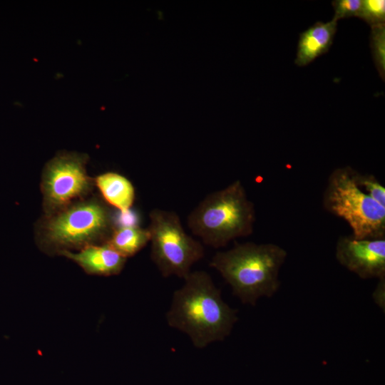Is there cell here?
<instances>
[{"instance_id":"8fae6325","label":"cell","mask_w":385,"mask_h":385,"mask_svg":"<svg viewBox=\"0 0 385 385\" xmlns=\"http://www.w3.org/2000/svg\"><path fill=\"white\" fill-rule=\"evenodd\" d=\"M103 200L122 214H127L133 205L135 190L126 177L115 172H106L94 178Z\"/></svg>"},{"instance_id":"e0dca14e","label":"cell","mask_w":385,"mask_h":385,"mask_svg":"<svg viewBox=\"0 0 385 385\" xmlns=\"http://www.w3.org/2000/svg\"><path fill=\"white\" fill-rule=\"evenodd\" d=\"M385 277L379 279L378 284L373 293L375 303L384 312L385 307Z\"/></svg>"},{"instance_id":"6da1fadb","label":"cell","mask_w":385,"mask_h":385,"mask_svg":"<svg viewBox=\"0 0 385 385\" xmlns=\"http://www.w3.org/2000/svg\"><path fill=\"white\" fill-rule=\"evenodd\" d=\"M173 293L166 313L168 324L187 334L195 347L223 341L237 322V311L222 299L205 271L190 272Z\"/></svg>"},{"instance_id":"277c9868","label":"cell","mask_w":385,"mask_h":385,"mask_svg":"<svg viewBox=\"0 0 385 385\" xmlns=\"http://www.w3.org/2000/svg\"><path fill=\"white\" fill-rule=\"evenodd\" d=\"M255 221V205L239 180L208 194L187 218L192 234L214 248L251 235Z\"/></svg>"},{"instance_id":"7a4b0ae2","label":"cell","mask_w":385,"mask_h":385,"mask_svg":"<svg viewBox=\"0 0 385 385\" xmlns=\"http://www.w3.org/2000/svg\"><path fill=\"white\" fill-rule=\"evenodd\" d=\"M116 226L108 205L91 195L53 214L43 215L36 225L35 238L43 252L58 255L106 244Z\"/></svg>"},{"instance_id":"9a60e30c","label":"cell","mask_w":385,"mask_h":385,"mask_svg":"<svg viewBox=\"0 0 385 385\" xmlns=\"http://www.w3.org/2000/svg\"><path fill=\"white\" fill-rule=\"evenodd\" d=\"M355 179L358 185L375 201L385 207V188L371 174H361L356 170Z\"/></svg>"},{"instance_id":"9c48e42d","label":"cell","mask_w":385,"mask_h":385,"mask_svg":"<svg viewBox=\"0 0 385 385\" xmlns=\"http://www.w3.org/2000/svg\"><path fill=\"white\" fill-rule=\"evenodd\" d=\"M58 255L71 260L88 274L106 277L120 274L127 260L106 243L89 245L76 252L62 251Z\"/></svg>"},{"instance_id":"52a82bcc","label":"cell","mask_w":385,"mask_h":385,"mask_svg":"<svg viewBox=\"0 0 385 385\" xmlns=\"http://www.w3.org/2000/svg\"><path fill=\"white\" fill-rule=\"evenodd\" d=\"M86 153L61 151L45 165L41 175L43 215L53 214L91 195L94 178L88 175Z\"/></svg>"},{"instance_id":"ba28073f","label":"cell","mask_w":385,"mask_h":385,"mask_svg":"<svg viewBox=\"0 0 385 385\" xmlns=\"http://www.w3.org/2000/svg\"><path fill=\"white\" fill-rule=\"evenodd\" d=\"M335 257L341 265L361 279L385 277V237L341 236L336 244Z\"/></svg>"},{"instance_id":"3957f363","label":"cell","mask_w":385,"mask_h":385,"mask_svg":"<svg viewBox=\"0 0 385 385\" xmlns=\"http://www.w3.org/2000/svg\"><path fill=\"white\" fill-rule=\"evenodd\" d=\"M287 256V251L276 244L247 242L216 252L210 266L242 303L255 306L259 299L271 297L278 291L279 270Z\"/></svg>"},{"instance_id":"5bb4252c","label":"cell","mask_w":385,"mask_h":385,"mask_svg":"<svg viewBox=\"0 0 385 385\" xmlns=\"http://www.w3.org/2000/svg\"><path fill=\"white\" fill-rule=\"evenodd\" d=\"M358 17L365 21L370 26L384 24L385 1L361 0Z\"/></svg>"},{"instance_id":"2e32d148","label":"cell","mask_w":385,"mask_h":385,"mask_svg":"<svg viewBox=\"0 0 385 385\" xmlns=\"http://www.w3.org/2000/svg\"><path fill=\"white\" fill-rule=\"evenodd\" d=\"M332 5L334 10L333 21L337 22L341 19L356 16L358 17L361 0H334Z\"/></svg>"},{"instance_id":"8992f818","label":"cell","mask_w":385,"mask_h":385,"mask_svg":"<svg viewBox=\"0 0 385 385\" xmlns=\"http://www.w3.org/2000/svg\"><path fill=\"white\" fill-rule=\"evenodd\" d=\"M149 219L153 262L163 277L184 279L204 257L203 246L185 231L176 212L154 208Z\"/></svg>"},{"instance_id":"4fadbf2b","label":"cell","mask_w":385,"mask_h":385,"mask_svg":"<svg viewBox=\"0 0 385 385\" xmlns=\"http://www.w3.org/2000/svg\"><path fill=\"white\" fill-rule=\"evenodd\" d=\"M370 47L375 66L384 81L385 77V24L371 26Z\"/></svg>"},{"instance_id":"7c38bea8","label":"cell","mask_w":385,"mask_h":385,"mask_svg":"<svg viewBox=\"0 0 385 385\" xmlns=\"http://www.w3.org/2000/svg\"><path fill=\"white\" fill-rule=\"evenodd\" d=\"M150 240L147 228L136 225L116 226L106 242L121 256L133 257L143 249Z\"/></svg>"},{"instance_id":"5b68a950","label":"cell","mask_w":385,"mask_h":385,"mask_svg":"<svg viewBox=\"0 0 385 385\" xmlns=\"http://www.w3.org/2000/svg\"><path fill=\"white\" fill-rule=\"evenodd\" d=\"M350 166L334 169L323 195L324 209L345 220L352 236L359 239L385 237V207L375 201L356 183Z\"/></svg>"},{"instance_id":"30bf717a","label":"cell","mask_w":385,"mask_h":385,"mask_svg":"<svg viewBox=\"0 0 385 385\" xmlns=\"http://www.w3.org/2000/svg\"><path fill=\"white\" fill-rule=\"evenodd\" d=\"M337 22L317 21L299 34L295 64L304 66L327 53L332 45Z\"/></svg>"}]
</instances>
